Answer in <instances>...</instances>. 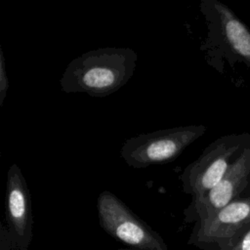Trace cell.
Masks as SVG:
<instances>
[{
  "mask_svg": "<svg viewBox=\"0 0 250 250\" xmlns=\"http://www.w3.org/2000/svg\"><path fill=\"white\" fill-rule=\"evenodd\" d=\"M229 250H250V227L233 242Z\"/></svg>",
  "mask_w": 250,
  "mask_h": 250,
  "instance_id": "cell-10",
  "label": "cell"
},
{
  "mask_svg": "<svg viewBox=\"0 0 250 250\" xmlns=\"http://www.w3.org/2000/svg\"><path fill=\"white\" fill-rule=\"evenodd\" d=\"M97 209L100 226L114 239L135 250H168L163 237L112 192L100 193Z\"/></svg>",
  "mask_w": 250,
  "mask_h": 250,
  "instance_id": "cell-5",
  "label": "cell"
},
{
  "mask_svg": "<svg viewBox=\"0 0 250 250\" xmlns=\"http://www.w3.org/2000/svg\"><path fill=\"white\" fill-rule=\"evenodd\" d=\"M249 227L250 196L236 199L196 223L188 243L202 250H229Z\"/></svg>",
  "mask_w": 250,
  "mask_h": 250,
  "instance_id": "cell-6",
  "label": "cell"
},
{
  "mask_svg": "<svg viewBox=\"0 0 250 250\" xmlns=\"http://www.w3.org/2000/svg\"><path fill=\"white\" fill-rule=\"evenodd\" d=\"M250 144L249 133L225 135L211 143L180 176L183 189L192 198L211 190Z\"/></svg>",
  "mask_w": 250,
  "mask_h": 250,
  "instance_id": "cell-3",
  "label": "cell"
},
{
  "mask_svg": "<svg viewBox=\"0 0 250 250\" xmlns=\"http://www.w3.org/2000/svg\"><path fill=\"white\" fill-rule=\"evenodd\" d=\"M200 12L203 15L207 31L200 46L210 66L223 73L226 63L230 67L243 63L250 69V29L219 0H201Z\"/></svg>",
  "mask_w": 250,
  "mask_h": 250,
  "instance_id": "cell-2",
  "label": "cell"
},
{
  "mask_svg": "<svg viewBox=\"0 0 250 250\" xmlns=\"http://www.w3.org/2000/svg\"><path fill=\"white\" fill-rule=\"evenodd\" d=\"M117 250H131V249H124V248H120V249H117Z\"/></svg>",
  "mask_w": 250,
  "mask_h": 250,
  "instance_id": "cell-11",
  "label": "cell"
},
{
  "mask_svg": "<svg viewBox=\"0 0 250 250\" xmlns=\"http://www.w3.org/2000/svg\"><path fill=\"white\" fill-rule=\"evenodd\" d=\"M206 130L205 125H186L141 134L124 142L120 155L136 169L171 162Z\"/></svg>",
  "mask_w": 250,
  "mask_h": 250,
  "instance_id": "cell-4",
  "label": "cell"
},
{
  "mask_svg": "<svg viewBox=\"0 0 250 250\" xmlns=\"http://www.w3.org/2000/svg\"><path fill=\"white\" fill-rule=\"evenodd\" d=\"M6 220L14 247L27 250L33 237V216L30 193L20 167L12 164L7 174Z\"/></svg>",
  "mask_w": 250,
  "mask_h": 250,
  "instance_id": "cell-8",
  "label": "cell"
},
{
  "mask_svg": "<svg viewBox=\"0 0 250 250\" xmlns=\"http://www.w3.org/2000/svg\"><path fill=\"white\" fill-rule=\"evenodd\" d=\"M9 89V80L6 70V61L2 48H0V106L3 105Z\"/></svg>",
  "mask_w": 250,
  "mask_h": 250,
  "instance_id": "cell-9",
  "label": "cell"
},
{
  "mask_svg": "<svg viewBox=\"0 0 250 250\" xmlns=\"http://www.w3.org/2000/svg\"><path fill=\"white\" fill-rule=\"evenodd\" d=\"M137 60V53L129 47H104L86 52L65 67L60 80L62 91L99 98L109 96L129 81Z\"/></svg>",
  "mask_w": 250,
  "mask_h": 250,
  "instance_id": "cell-1",
  "label": "cell"
},
{
  "mask_svg": "<svg viewBox=\"0 0 250 250\" xmlns=\"http://www.w3.org/2000/svg\"><path fill=\"white\" fill-rule=\"evenodd\" d=\"M250 185V144L229 168L223 179L208 192L197 198L184 211L187 223H199L239 196Z\"/></svg>",
  "mask_w": 250,
  "mask_h": 250,
  "instance_id": "cell-7",
  "label": "cell"
}]
</instances>
